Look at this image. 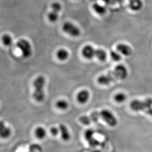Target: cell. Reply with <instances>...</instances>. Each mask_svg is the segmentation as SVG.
Returning a JSON list of instances; mask_svg holds the SVG:
<instances>
[{
  "mask_svg": "<svg viewBox=\"0 0 152 152\" xmlns=\"http://www.w3.org/2000/svg\"><path fill=\"white\" fill-rule=\"evenodd\" d=\"M128 75V72L126 67L123 65H118L113 72L98 77V82L102 85H107L114 81L126 79Z\"/></svg>",
  "mask_w": 152,
  "mask_h": 152,
  "instance_id": "6da1fadb",
  "label": "cell"
},
{
  "mask_svg": "<svg viewBox=\"0 0 152 152\" xmlns=\"http://www.w3.org/2000/svg\"><path fill=\"white\" fill-rule=\"evenodd\" d=\"M132 110L139 112H144L152 117V99L147 98L144 100H134L130 104Z\"/></svg>",
  "mask_w": 152,
  "mask_h": 152,
  "instance_id": "7a4b0ae2",
  "label": "cell"
},
{
  "mask_svg": "<svg viewBox=\"0 0 152 152\" xmlns=\"http://www.w3.org/2000/svg\"><path fill=\"white\" fill-rule=\"evenodd\" d=\"M45 84V79L43 76L40 75L37 77L34 82V92L33 98L36 101L41 102L45 99V94L44 87Z\"/></svg>",
  "mask_w": 152,
  "mask_h": 152,
  "instance_id": "3957f363",
  "label": "cell"
},
{
  "mask_svg": "<svg viewBox=\"0 0 152 152\" xmlns=\"http://www.w3.org/2000/svg\"><path fill=\"white\" fill-rule=\"evenodd\" d=\"M17 47L21 52L23 57L28 58L32 54V46L27 40L25 39H20L16 44Z\"/></svg>",
  "mask_w": 152,
  "mask_h": 152,
  "instance_id": "277c9868",
  "label": "cell"
},
{
  "mask_svg": "<svg viewBox=\"0 0 152 152\" xmlns=\"http://www.w3.org/2000/svg\"><path fill=\"white\" fill-rule=\"evenodd\" d=\"M100 113V118H102L111 127H114L117 125L118 121L113 114L108 110H102Z\"/></svg>",
  "mask_w": 152,
  "mask_h": 152,
  "instance_id": "5b68a950",
  "label": "cell"
},
{
  "mask_svg": "<svg viewBox=\"0 0 152 152\" xmlns=\"http://www.w3.org/2000/svg\"><path fill=\"white\" fill-rule=\"evenodd\" d=\"M62 29L64 32L73 37H77L81 34L80 29L73 23L69 22L64 23Z\"/></svg>",
  "mask_w": 152,
  "mask_h": 152,
  "instance_id": "8992f818",
  "label": "cell"
},
{
  "mask_svg": "<svg viewBox=\"0 0 152 152\" xmlns=\"http://www.w3.org/2000/svg\"><path fill=\"white\" fill-rule=\"evenodd\" d=\"M116 50L121 54L125 56H129L132 54V49L128 45L120 43L116 46Z\"/></svg>",
  "mask_w": 152,
  "mask_h": 152,
  "instance_id": "52a82bcc",
  "label": "cell"
},
{
  "mask_svg": "<svg viewBox=\"0 0 152 152\" xmlns=\"http://www.w3.org/2000/svg\"><path fill=\"white\" fill-rule=\"evenodd\" d=\"M96 49L90 45L85 46L82 50V54L86 59H91L95 56Z\"/></svg>",
  "mask_w": 152,
  "mask_h": 152,
  "instance_id": "ba28073f",
  "label": "cell"
},
{
  "mask_svg": "<svg viewBox=\"0 0 152 152\" xmlns=\"http://www.w3.org/2000/svg\"><path fill=\"white\" fill-rule=\"evenodd\" d=\"M90 93L89 91L86 90H83L77 94L76 99L78 102L81 104H85L89 100Z\"/></svg>",
  "mask_w": 152,
  "mask_h": 152,
  "instance_id": "9c48e42d",
  "label": "cell"
},
{
  "mask_svg": "<svg viewBox=\"0 0 152 152\" xmlns=\"http://www.w3.org/2000/svg\"><path fill=\"white\" fill-rule=\"evenodd\" d=\"M143 2L141 0H129V5L131 10L138 12L143 7Z\"/></svg>",
  "mask_w": 152,
  "mask_h": 152,
  "instance_id": "30bf717a",
  "label": "cell"
},
{
  "mask_svg": "<svg viewBox=\"0 0 152 152\" xmlns=\"http://www.w3.org/2000/svg\"><path fill=\"white\" fill-rule=\"evenodd\" d=\"M11 129L6 126L2 121L0 123V135L2 138H7L11 134Z\"/></svg>",
  "mask_w": 152,
  "mask_h": 152,
  "instance_id": "8fae6325",
  "label": "cell"
},
{
  "mask_svg": "<svg viewBox=\"0 0 152 152\" xmlns=\"http://www.w3.org/2000/svg\"><path fill=\"white\" fill-rule=\"evenodd\" d=\"M59 129L62 139L65 141L69 140L70 138V135L68 128L64 124H60Z\"/></svg>",
  "mask_w": 152,
  "mask_h": 152,
  "instance_id": "7c38bea8",
  "label": "cell"
},
{
  "mask_svg": "<svg viewBox=\"0 0 152 152\" xmlns=\"http://www.w3.org/2000/svg\"><path fill=\"white\" fill-rule=\"evenodd\" d=\"M56 56L59 60L64 61L68 59L69 56V53L68 51L66 49H60L57 52Z\"/></svg>",
  "mask_w": 152,
  "mask_h": 152,
  "instance_id": "4fadbf2b",
  "label": "cell"
},
{
  "mask_svg": "<svg viewBox=\"0 0 152 152\" xmlns=\"http://www.w3.org/2000/svg\"><path fill=\"white\" fill-rule=\"evenodd\" d=\"M34 134L38 139H44L46 135V130L42 126H39L35 130Z\"/></svg>",
  "mask_w": 152,
  "mask_h": 152,
  "instance_id": "5bb4252c",
  "label": "cell"
},
{
  "mask_svg": "<svg viewBox=\"0 0 152 152\" xmlns=\"http://www.w3.org/2000/svg\"><path fill=\"white\" fill-rule=\"evenodd\" d=\"M95 56L101 61H104L107 58L106 52L102 49H96Z\"/></svg>",
  "mask_w": 152,
  "mask_h": 152,
  "instance_id": "9a60e30c",
  "label": "cell"
},
{
  "mask_svg": "<svg viewBox=\"0 0 152 152\" xmlns=\"http://www.w3.org/2000/svg\"><path fill=\"white\" fill-rule=\"evenodd\" d=\"M93 9L99 15H103L106 12L105 7L99 3H95L93 6Z\"/></svg>",
  "mask_w": 152,
  "mask_h": 152,
  "instance_id": "2e32d148",
  "label": "cell"
},
{
  "mask_svg": "<svg viewBox=\"0 0 152 152\" xmlns=\"http://www.w3.org/2000/svg\"><path fill=\"white\" fill-rule=\"evenodd\" d=\"M56 106L58 109L61 110H66L69 107V103L65 100L60 99L56 102Z\"/></svg>",
  "mask_w": 152,
  "mask_h": 152,
  "instance_id": "e0dca14e",
  "label": "cell"
},
{
  "mask_svg": "<svg viewBox=\"0 0 152 152\" xmlns=\"http://www.w3.org/2000/svg\"><path fill=\"white\" fill-rule=\"evenodd\" d=\"M1 40H2L3 44L5 46H10L12 43V37L9 34H5L3 35V37H1Z\"/></svg>",
  "mask_w": 152,
  "mask_h": 152,
  "instance_id": "ac0fdd59",
  "label": "cell"
},
{
  "mask_svg": "<svg viewBox=\"0 0 152 152\" xmlns=\"http://www.w3.org/2000/svg\"><path fill=\"white\" fill-rule=\"evenodd\" d=\"M48 18L51 22H55L59 18L58 13L52 10L48 15Z\"/></svg>",
  "mask_w": 152,
  "mask_h": 152,
  "instance_id": "d6986e66",
  "label": "cell"
},
{
  "mask_svg": "<svg viewBox=\"0 0 152 152\" xmlns=\"http://www.w3.org/2000/svg\"><path fill=\"white\" fill-rule=\"evenodd\" d=\"M110 55L112 60L115 61H119L122 59L120 53L117 51L114 50L111 51L110 53Z\"/></svg>",
  "mask_w": 152,
  "mask_h": 152,
  "instance_id": "ffe728a7",
  "label": "cell"
},
{
  "mask_svg": "<svg viewBox=\"0 0 152 152\" xmlns=\"http://www.w3.org/2000/svg\"><path fill=\"white\" fill-rule=\"evenodd\" d=\"M126 96L124 93H118L114 96L115 101L118 103H122L126 99Z\"/></svg>",
  "mask_w": 152,
  "mask_h": 152,
  "instance_id": "44dd1931",
  "label": "cell"
},
{
  "mask_svg": "<svg viewBox=\"0 0 152 152\" xmlns=\"http://www.w3.org/2000/svg\"><path fill=\"white\" fill-rule=\"evenodd\" d=\"M79 120L81 123H82L83 125H86V126L90 125L91 122H92L90 116H85V115L81 116L79 118Z\"/></svg>",
  "mask_w": 152,
  "mask_h": 152,
  "instance_id": "7402d4cb",
  "label": "cell"
},
{
  "mask_svg": "<svg viewBox=\"0 0 152 152\" xmlns=\"http://www.w3.org/2000/svg\"><path fill=\"white\" fill-rule=\"evenodd\" d=\"M51 7L52 11L56 12L57 13H59V12H60L62 9V5L60 3H58V2L53 3L51 4Z\"/></svg>",
  "mask_w": 152,
  "mask_h": 152,
  "instance_id": "603a6c76",
  "label": "cell"
},
{
  "mask_svg": "<svg viewBox=\"0 0 152 152\" xmlns=\"http://www.w3.org/2000/svg\"><path fill=\"white\" fill-rule=\"evenodd\" d=\"M30 152H41L42 151V147L37 144H33L29 147Z\"/></svg>",
  "mask_w": 152,
  "mask_h": 152,
  "instance_id": "cb8c5ba5",
  "label": "cell"
},
{
  "mask_svg": "<svg viewBox=\"0 0 152 152\" xmlns=\"http://www.w3.org/2000/svg\"><path fill=\"white\" fill-rule=\"evenodd\" d=\"M94 134H95V132L93 129H88L86 130L84 134L85 138L86 140L88 141L90 139L93 138L94 137Z\"/></svg>",
  "mask_w": 152,
  "mask_h": 152,
  "instance_id": "d4e9b609",
  "label": "cell"
},
{
  "mask_svg": "<svg viewBox=\"0 0 152 152\" xmlns=\"http://www.w3.org/2000/svg\"><path fill=\"white\" fill-rule=\"evenodd\" d=\"M91 120L93 122H97L99 119L100 118V113L98 111H94L91 114L90 116Z\"/></svg>",
  "mask_w": 152,
  "mask_h": 152,
  "instance_id": "484cf974",
  "label": "cell"
},
{
  "mask_svg": "<svg viewBox=\"0 0 152 152\" xmlns=\"http://www.w3.org/2000/svg\"><path fill=\"white\" fill-rule=\"evenodd\" d=\"M89 145L92 147H96L98 146L99 144V140L97 139H95L94 138H93L92 139H90V140L88 141Z\"/></svg>",
  "mask_w": 152,
  "mask_h": 152,
  "instance_id": "4316f807",
  "label": "cell"
},
{
  "mask_svg": "<svg viewBox=\"0 0 152 152\" xmlns=\"http://www.w3.org/2000/svg\"><path fill=\"white\" fill-rule=\"evenodd\" d=\"M51 134L53 136H56L60 132V129L59 128H56L55 126H53L50 129Z\"/></svg>",
  "mask_w": 152,
  "mask_h": 152,
  "instance_id": "83f0119b",
  "label": "cell"
},
{
  "mask_svg": "<svg viewBox=\"0 0 152 152\" xmlns=\"http://www.w3.org/2000/svg\"><path fill=\"white\" fill-rule=\"evenodd\" d=\"M92 152H101V151H99V150H94V151H92Z\"/></svg>",
  "mask_w": 152,
  "mask_h": 152,
  "instance_id": "f1b7e54d",
  "label": "cell"
}]
</instances>
